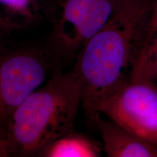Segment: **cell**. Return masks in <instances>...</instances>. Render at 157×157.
<instances>
[{"label":"cell","instance_id":"6da1fadb","mask_svg":"<svg viewBox=\"0 0 157 157\" xmlns=\"http://www.w3.org/2000/svg\"><path fill=\"white\" fill-rule=\"evenodd\" d=\"M154 0H120L102 28L87 41L72 68L79 80L82 105L93 124L98 107L129 82L132 66L144 44Z\"/></svg>","mask_w":157,"mask_h":157},{"label":"cell","instance_id":"7a4b0ae2","mask_svg":"<svg viewBox=\"0 0 157 157\" xmlns=\"http://www.w3.org/2000/svg\"><path fill=\"white\" fill-rule=\"evenodd\" d=\"M81 105V85L73 68L55 71L13 113L5 137L10 156L41 154L57 139L73 132Z\"/></svg>","mask_w":157,"mask_h":157},{"label":"cell","instance_id":"3957f363","mask_svg":"<svg viewBox=\"0 0 157 157\" xmlns=\"http://www.w3.org/2000/svg\"><path fill=\"white\" fill-rule=\"evenodd\" d=\"M120 0H48L51 24L47 48L56 61L74 60L110 18Z\"/></svg>","mask_w":157,"mask_h":157},{"label":"cell","instance_id":"277c9868","mask_svg":"<svg viewBox=\"0 0 157 157\" xmlns=\"http://www.w3.org/2000/svg\"><path fill=\"white\" fill-rule=\"evenodd\" d=\"M56 61L47 47L0 44V138L4 141L15 110L43 85Z\"/></svg>","mask_w":157,"mask_h":157},{"label":"cell","instance_id":"5b68a950","mask_svg":"<svg viewBox=\"0 0 157 157\" xmlns=\"http://www.w3.org/2000/svg\"><path fill=\"white\" fill-rule=\"evenodd\" d=\"M98 113L157 147V84L129 81L100 104Z\"/></svg>","mask_w":157,"mask_h":157},{"label":"cell","instance_id":"8992f818","mask_svg":"<svg viewBox=\"0 0 157 157\" xmlns=\"http://www.w3.org/2000/svg\"><path fill=\"white\" fill-rule=\"evenodd\" d=\"M101 114L93 124L102 138L103 151L109 157H157V147Z\"/></svg>","mask_w":157,"mask_h":157},{"label":"cell","instance_id":"52a82bcc","mask_svg":"<svg viewBox=\"0 0 157 157\" xmlns=\"http://www.w3.org/2000/svg\"><path fill=\"white\" fill-rule=\"evenodd\" d=\"M48 0H0V15L11 31L45 18Z\"/></svg>","mask_w":157,"mask_h":157},{"label":"cell","instance_id":"ba28073f","mask_svg":"<svg viewBox=\"0 0 157 157\" xmlns=\"http://www.w3.org/2000/svg\"><path fill=\"white\" fill-rule=\"evenodd\" d=\"M103 146L76 130L57 139L43 151L45 157H98Z\"/></svg>","mask_w":157,"mask_h":157},{"label":"cell","instance_id":"9c48e42d","mask_svg":"<svg viewBox=\"0 0 157 157\" xmlns=\"http://www.w3.org/2000/svg\"><path fill=\"white\" fill-rule=\"evenodd\" d=\"M135 80L157 84V34L144 42L133 62L129 81Z\"/></svg>","mask_w":157,"mask_h":157},{"label":"cell","instance_id":"30bf717a","mask_svg":"<svg viewBox=\"0 0 157 157\" xmlns=\"http://www.w3.org/2000/svg\"><path fill=\"white\" fill-rule=\"evenodd\" d=\"M157 34V0H154V5H153L151 13L150 20L148 26V32L145 42L151 38L153 36Z\"/></svg>","mask_w":157,"mask_h":157},{"label":"cell","instance_id":"8fae6325","mask_svg":"<svg viewBox=\"0 0 157 157\" xmlns=\"http://www.w3.org/2000/svg\"><path fill=\"white\" fill-rule=\"evenodd\" d=\"M12 32L10 29L8 28L7 24L3 21L2 17L0 15V44H5V39L9 34Z\"/></svg>","mask_w":157,"mask_h":157},{"label":"cell","instance_id":"7c38bea8","mask_svg":"<svg viewBox=\"0 0 157 157\" xmlns=\"http://www.w3.org/2000/svg\"><path fill=\"white\" fill-rule=\"evenodd\" d=\"M0 156H9V151L5 141L0 138Z\"/></svg>","mask_w":157,"mask_h":157}]
</instances>
